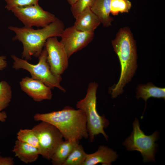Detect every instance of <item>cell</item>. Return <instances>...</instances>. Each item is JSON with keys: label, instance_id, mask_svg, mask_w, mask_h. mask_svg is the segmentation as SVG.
<instances>
[{"label": "cell", "instance_id": "cell-1", "mask_svg": "<svg viewBox=\"0 0 165 165\" xmlns=\"http://www.w3.org/2000/svg\"><path fill=\"white\" fill-rule=\"evenodd\" d=\"M112 44L121 67L119 79L111 90L112 97L114 98L123 93V88L134 75L137 68V54L136 41L128 27L119 29Z\"/></svg>", "mask_w": 165, "mask_h": 165}, {"label": "cell", "instance_id": "cell-2", "mask_svg": "<svg viewBox=\"0 0 165 165\" xmlns=\"http://www.w3.org/2000/svg\"><path fill=\"white\" fill-rule=\"evenodd\" d=\"M33 118L35 121L46 122L54 126L65 140L79 141L89 137L86 116L80 109L67 107L59 111L36 113Z\"/></svg>", "mask_w": 165, "mask_h": 165}, {"label": "cell", "instance_id": "cell-3", "mask_svg": "<svg viewBox=\"0 0 165 165\" xmlns=\"http://www.w3.org/2000/svg\"><path fill=\"white\" fill-rule=\"evenodd\" d=\"M8 29L14 32L13 40L21 42L23 46L22 58L30 60L32 57H38L47 39L51 37H61L64 28L63 22L58 18L47 26L35 29L32 27L9 26Z\"/></svg>", "mask_w": 165, "mask_h": 165}, {"label": "cell", "instance_id": "cell-4", "mask_svg": "<svg viewBox=\"0 0 165 165\" xmlns=\"http://www.w3.org/2000/svg\"><path fill=\"white\" fill-rule=\"evenodd\" d=\"M98 84L94 82L90 83L88 86L85 97L78 101L76 104L77 109L83 111L86 119V127L91 141L95 136L99 134L103 135L106 139L108 136L104 128L109 124L108 120L105 117L100 116L96 109V94Z\"/></svg>", "mask_w": 165, "mask_h": 165}, {"label": "cell", "instance_id": "cell-5", "mask_svg": "<svg viewBox=\"0 0 165 165\" xmlns=\"http://www.w3.org/2000/svg\"><path fill=\"white\" fill-rule=\"evenodd\" d=\"M47 51L44 47L38 57V62L34 64L12 55L11 57L13 61V68L16 70L21 69L26 70L30 73L31 78L42 82L51 89L56 87L65 92V89L60 84L61 77L56 76L50 70L47 61Z\"/></svg>", "mask_w": 165, "mask_h": 165}, {"label": "cell", "instance_id": "cell-6", "mask_svg": "<svg viewBox=\"0 0 165 165\" xmlns=\"http://www.w3.org/2000/svg\"><path fill=\"white\" fill-rule=\"evenodd\" d=\"M133 131L123 143L128 151L136 150L140 152L145 162L155 161V141L158 133L156 131L150 135H145L141 130L138 120L136 118L133 123Z\"/></svg>", "mask_w": 165, "mask_h": 165}, {"label": "cell", "instance_id": "cell-7", "mask_svg": "<svg viewBox=\"0 0 165 165\" xmlns=\"http://www.w3.org/2000/svg\"><path fill=\"white\" fill-rule=\"evenodd\" d=\"M41 122L32 129L38 140L40 155L49 160L58 145L63 140V137L54 126L46 122Z\"/></svg>", "mask_w": 165, "mask_h": 165}, {"label": "cell", "instance_id": "cell-8", "mask_svg": "<svg viewBox=\"0 0 165 165\" xmlns=\"http://www.w3.org/2000/svg\"><path fill=\"white\" fill-rule=\"evenodd\" d=\"M27 27H45L57 17L53 14L44 10L38 3L21 7H16L10 10Z\"/></svg>", "mask_w": 165, "mask_h": 165}, {"label": "cell", "instance_id": "cell-9", "mask_svg": "<svg viewBox=\"0 0 165 165\" xmlns=\"http://www.w3.org/2000/svg\"><path fill=\"white\" fill-rule=\"evenodd\" d=\"M47 52V60L50 70L55 75H61L68 66V57L62 45L57 37H51L46 41L45 46Z\"/></svg>", "mask_w": 165, "mask_h": 165}, {"label": "cell", "instance_id": "cell-10", "mask_svg": "<svg viewBox=\"0 0 165 165\" xmlns=\"http://www.w3.org/2000/svg\"><path fill=\"white\" fill-rule=\"evenodd\" d=\"M94 32L82 31L73 25L64 29L60 41L68 57L86 46L93 40Z\"/></svg>", "mask_w": 165, "mask_h": 165}, {"label": "cell", "instance_id": "cell-11", "mask_svg": "<svg viewBox=\"0 0 165 165\" xmlns=\"http://www.w3.org/2000/svg\"><path fill=\"white\" fill-rule=\"evenodd\" d=\"M20 85L22 90L35 101L50 100L52 98L51 89L39 80L26 77L22 79Z\"/></svg>", "mask_w": 165, "mask_h": 165}, {"label": "cell", "instance_id": "cell-12", "mask_svg": "<svg viewBox=\"0 0 165 165\" xmlns=\"http://www.w3.org/2000/svg\"><path fill=\"white\" fill-rule=\"evenodd\" d=\"M116 152L107 146H100L95 152L87 154L83 165H95L99 163L103 165H111L117 158Z\"/></svg>", "mask_w": 165, "mask_h": 165}, {"label": "cell", "instance_id": "cell-13", "mask_svg": "<svg viewBox=\"0 0 165 165\" xmlns=\"http://www.w3.org/2000/svg\"><path fill=\"white\" fill-rule=\"evenodd\" d=\"M75 19L73 26L82 31L94 32L101 24L98 17L90 8L86 9Z\"/></svg>", "mask_w": 165, "mask_h": 165}, {"label": "cell", "instance_id": "cell-14", "mask_svg": "<svg viewBox=\"0 0 165 165\" xmlns=\"http://www.w3.org/2000/svg\"><path fill=\"white\" fill-rule=\"evenodd\" d=\"M12 151L16 157L26 163L36 161L40 155L37 148L17 140L15 142Z\"/></svg>", "mask_w": 165, "mask_h": 165}, {"label": "cell", "instance_id": "cell-15", "mask_svg": "<svg viewBox=\"0 0 165 165\" xmlns=\"http://www.w3.org/2000/svg\"><path fill=\"white\" fill-rule=\"evenodd\" d=\"M111 0H94L90 8L91 10L100 20L104 27L112 25L113 18L110 16V7Z\"/></svg>", "mask_w": 165, "mask_h": 165}, {"label": "cell", "instance_id": "cell-16", "mask_svg": "<svg viewBox=\"0 0 165 165\" xmlns=\"http://www.w3.org/2000/svg\"><path fill=\"white\" fill-rule=\"evenodd\" d=\"M79 144V141L63 140L58 145L51 160L54 165H63L73 149Z\"/></svg>", "mask_w": 165, "mask_h": 165}, {"label": "cell", "instance_id": "cell-17", "mask_svg": "<svg viewBox=\"0 0 165 165\" xmlns=\"http://www.w3.org/2000/svg\"><path fill=\"white\" fill-rule=\"evenodd\" d=\"M136 97L138 99L141 98L145 102L151 97L165 99V89L157 87L151 82L139 85L137 88Z\"/></svg>", "mask_w": 165, "mask_h": 165}, {"label": "cell", "instance_id": "cell-18", "mask_svg": "<svg viewBox=\"0 0 165 165\" xmlns=\"http://www.w3.org/2000/svg\"><path fill=\"white\" fill-rule=\"evenodd\" d=\"M86 154L83 147L79 144L72 151L63 165H83Z\"/></svg>", "mask_w": 165, "mask_h": 165}, {"label": "cell", "instance_id": "cell-19", "mask_svg": "<svg viewBox=\"0 0 165 165\" xmlns=\"http://www.w3.org/2000/svg\"><path fill=\"white\" fill-rule=\"evenodd\" d=\"M12 97V90L9 84L5 80L0 82V111L9 105Z\"/></svg>", "mask_w": 165, "mask_h": 165}, {"label": "cell", "instance_id": "cell-20", "mask_svg": "<svg viewBox=\"0 0 165 165\" xmlns=\"http://www.w3.org/2000/svg\"><path fill=\"white\" fill-rule=\"evenodd\" d=\"M17 140L32 145L38 149L39 145L37 137L32 129H21L17 134Z\"/></svg>", "mask_w": 165, "mask_h": 165}, {"label": "cell", "instance_id": "cell-21", "mask_svg": "<svg viewBox=\"0 0 165 165\" xmlns=\"http://www.w3.org/2000/svg\"><path fill=\"white\" fill-rule=\"evenodd\" d=\"M131 7V2L129 0H111L110 14L113 16H116L119 13H127Z\"/></svg>", "mask_w": 165, "mask_h": 165}, {"label": "cell", "instance_id": "cell-22", "mask_svg": "<svg viewBox=\"0 0 165 165\" xmlns=\"http://www.w3.org/2000/svg\"><path fill=\"white\" fill-rule=\"evenodd\" d=\"M94 0H78L71 6V11L75 18L88 8H90Z\"/></svg>", "mask_w": 165, "mask_h": 165}, {"label": "cell", "instance_id": "cell-23", "mask_svg": "<svg viewBox=\"0 0 165 165\" xmlns=\"http://www.w3.org/2000/svg\"><path fill=\"white\" fill-rule=\"evenodd\" d=\"M6 3L5 8L8 11L14 7H21L38 4L39 0H3Z\"/></svg>", "mask_w": 165, "mask_h": 165}, {"label": "cell", "instance_id": "cell-24", "mask_svg": "<svg viewBox=\"0 0 165 165\" xmlns=\"http://www.w3.org/2000/svg\"><path fill=\"white\" fill-rule=\"evenodd\" d=\"M14 163V159L12 157L0 156V165H13Z\"/></svg>", "mask_w": 165, "mask_h": 165}, {"label": "cell", "instance_id": "cell-25", "mask_svg": "<svg viewBox=\"0 0 165 165\" xmlns=\"http://www.w3.org/2000/svg\"><path fill=\"white\" fill-rule=\"evenodd\" d=\"M7 66V62L6 57L0 56V71L5 69Z\"/></svg>", "mask_w": 165, "mask_h": 165}, {"label": "cell", "instance_id": "cell-26", "mask_svg": "<svg viewBox=\"0 0 165 165\" xmlns=\"http://www.w3.org/2000/svg\"><path fill=\"white\" fill-rule=\"evenodd\" d=\"M7 118V114L5 112L0 111V122H5Z\"/></svg>", "mask_w": 165, "mask_h": 165}, {"label": "cell", "instance_id": "cell-27", "mask_svg": "<svg viewBox=\"0 0 165 165\" xmlns=\"http://www.w3.org/2000/svg\"><path fill=\"white\" fill-rule=\"evenodd\" d=\"M71 6L73 5L78 0H66Z\"/></svg>", "mask_w": 165, "mask_h": 165}, {"label": "cell", "instance_id": "cell-28", "mask_svg": "<svg viewBox=\"0 0 165 165\" xmlns=\"http://www.w3.org/2000/svg\"></svg>", "mask_w": 165, "mask_h": 165}]
</instances>
